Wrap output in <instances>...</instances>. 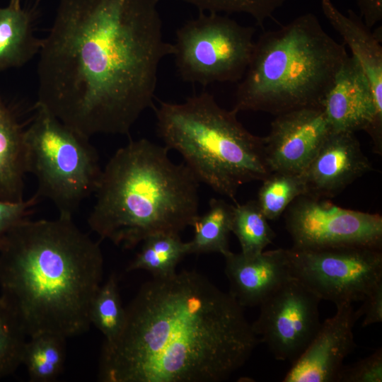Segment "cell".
<instances>
[{
	"label": "cell",
	"mask_w": 382,
	"mask_h": 382,
	"mask_svg": "<svg viewBox=\"0 0 382 382\" xmlns=\"http://www.w3.org/2000/svg\"><path fill=\"white\" fill-rule=\"evenodd\" d=\"M125 311L121 334L103 346V382H220L260 343L243 307L195 271L153 277Z\"/></svg>",
	"instance_id": "7a4b0ae2"
},
{
	"label": "cell",
	"mask_w": 382,
	"mask_h": 382,
	"mask_svg": "<svg viewBox=\"0 0 382 382\" xmlns=\"http://www.w3.org/2000/svg\"><path fill=\"white\" fill-rule=\"evenodd\" d=\"M255 30L228 16L200 12L176 31L173 55L179 76L203 86L238 82L250 60Z\"/></svg>",
	"instance_id": "ba28073f"
},
{
	"label": "cell",
	"mask_w": 382,
	"mask_h": 382,
	"mask_svg": "<svg viewBox=\"0 0 382 382\" xmlns=\"http://www.w3.org/2000/svg\"><path fill=\"white\" fill-rule=\"evenodd\" d=\"M292 248L317 250L359 246L381 249L382 217L345 209L328 199L301 195L284 212Z\"/></svg>",
	"instance_id": "30bf717a"
},
{
	"label": "cell",
	"mask_w": 382,
	"mask_h": 382,
	"mask_svg": "<svg viewBox=\"0 0 382 382\" xmlns=\"http://www.w3.org/2000/svg\"><path fill=\"white\" fill-rule=\"evenodd\" d=\"M321 8L361 66L370 83L376 106L382 112V47L379 35L371 32L360 16L352 10L345 15L331 0H321Z\"/></svg>",
	"instance_id": "e0dca14e"
},
{
	"label": "cell",
	"mask_w": 382,
	"mask_h": 382,
	"mask_svg": "<svg viewBox=\"0 0 382 382\" xmlns=\"http://www.w3.org/2000/svg\"><path fill=\"white\" fill-rule=\"evenodd\" d=\"M40 201L35 195L18 202L0 199V239L13 226L28 217Z\"/></svg>",
	"instance_id": "f1b7e54d"
},
{
	"label": "cell",
	"mask_w": 382,
	"mask_h": 382,
	"mask_svg": "<svg viewBox=\"0 0 382 382\" xmlns=\"http://www.w3.org/2000/svg\"><path fill=\"white\" fill-rule=\"evenodd\" d=\"M9 5L16 7L19 8L21 6V0H10Z\"/></svg>",
	"instance_id": "1f68e13d"
},
{
	"label": "cell",
	"mask_w": 382,
	"mask_h": 382,
	"mask_svg": "<svg viewBox=\"0 0 382 382\" xmlns=\"http://www.w3.org/2000/svg\"><path fill=\"white\" fill-rule=\"evenodd\" d=\"M25 129L3 98L0 91V199H24V180L28 174Z\"/></svg>",
	"instance_id": "ac0fdd59"
},
{
	"label": "cell",
	"mask_w": 382,
	"mask_h": 382,
	"mask_svg": "<svg viewBox=\"0 0 382 382\" xmlns=\"http://www.w3.org/2000/svg\"><path fill=\"white\" fill-rule=\"evenodd\" d=\"M126 320L117 277L112 274L98 289L91 309V323L105 337V342L115 340L121 334Z\"/></svg>",
	"instance_id": "d4e9b609"
},
{
	"label": "cell",
	"mask_w": 382,
	"mask_h": 382,
	"mask_svg": "<svg viewBox=\"0 0 382 382\" xmlns=\"http://www.w3.org/2000/svg\"><path fill=\"white\" fill-rule=\"evenodd\" d=\"M25 129V163L37 184L35 195L49 199L59 214L73 216L94 194L102 172L89 138L67 126L44 107Z\"/></svg>",
	"instance_id": "52a82bcc"
},
{
	"label": "cell",
	"mask_w": 382,
	"mask_h": 382,
	"mask_svg": "<svg viewBox=\"0 0 382 382\" xmlns=\"http://www.w3.org/2000/svg\"><path fill=\"white\" fill-rule=\"evenodd\" d=\"M66 338L50 333L27 340L22 364L32 382L54 381L62 373L66 359Z\"/></svg>",
	"instance_id": "7402d4cb"
},
{
	"label": "cell",
	"mask_w": 382,
	"mask_h": 382,
	"mask_svg": "<svg viewBox=\"0 0 382 382\" xmlns=\"http://www.w3.org/2000/svg\"><path fill=\"white\" fill-rule=\"evenodd\" d=\"M320 299L292 277L260 305L252 328L274 358L291 364L303 353L321 324Z\"/></svg>",
	"instance_id": "8fae6325"
},
{
	"label": "cell",
	"mask_w": 382,
	"mask_h": 382,
	"mask_svg": "<svg viewBox=\"0 0 382 382\" xmlns=\"http://www.w3.org/2000/svg\"><path fill=\"white\" fill-rule=\"evenodd\" d=\"M362 305L354 311V316L358 320L361 316L364 319L361 327H367L372 324L382 322V282L362 301Z\"/></svg>",
	"instance_id": "f546056e"
},
{
	"label": "cell",
	"mask_w": 382,
	"mask_h": 382,
	"mask_svg": "<svg viewBox=\"0 0 382 382\" xmlns=\"http://www.w3.org/2000/svg\"><path fill=\"white\" fill-rule=\"evenodd\" d=\"M103 273L99 243L71 215L25 218L0 239V296L28 337L86 332Z\"/></svg>",
	"instance_id": "3957f363"
},
{
	"label": "cell",
	"mask_w": 382,
	"mask_h": 382,
	"mask_svg": "<svg viewBox=\"0 0 382 382\" xmlns=\"http://www.w3.org/2000/svg\"><path fill=\"white\" fill-rule=\"evenodd\" d=\"M141 250L128 265L127 270H144L153 277H165L176 272L180 261L188 255L187 242L180 234L159 233L142 241Z\"/></svg>",
	"instance_id": "44dd1931"
},
{
	"label": "cell",
	"mask_w": 382,
	"mask_h": 382,
	"mask_svg": "<svg viewBox=\"0 0 382 382\" xmlns=\"http://www.w3.org/2000/svg\"><path fill=\"white\" fill-rule=\"evenodd\" d=\"M382 349L349 365H343L339 371L335 382H381Z\"/></svg>",
	"instance_id": "83f0119b"
},
{
	"label": "cell",
	"mask_w": 382,
	"mask_h": 382,
	"mask_svg": "<svg viewBox=\"0 0 382 382\" xmlns=\"http://www.w3.org/2000/svg\"><path fill=\"white\" fill-rule=\"evenodd\" d=\"M262 182L257 202L268 220L279 219L295 199L306 194L301 173L272 171Z\"/></svg>",
	"instance_id": "cb8c5ba5"
},
{
	"label": "cell",
	"mask_w": 382,
	"mask_h": 382,
	"mask_svg": "<svg viewBox=\"0 0 382 382\" xmlns=\"http://www.w3.org/2000/svg\"><path fill=\"white\" fill-rule=\"evenodd\" d=\"M233 208L223 199H210L208 211L198 216L192 225L194 236L187 242L188 255L219 253L224 256L231 251L228 237Z\"/></svg>",
	"instance_id": "ffe728a7"
},
{
	"label": "cell",
	"mask_w": 382,
	"mask_h": 382,
	"mask_svg": "<svg viewBox=\"0 0 382 382\" xmlns=\"http://www.w3.org/2000/svg\"><path fill=\"white\" fill-rule=\"evenodd\" d=\"M231 232L240 243L241 253L248 256L264 251L275 238V233L257 200L233 206Z\"/></svg>",
	"instance_id": "603a6c76"
},
{
	"label": "cell",
	"mask_w": 382,
	"mask_h": 382,
	"mask_svg": "<svg viewBox=\"0 0 382 382\" xmlns=\"http://www.w3.org/2000/svg\"><path fill=\"white\" fill-rule=\"evenodd\" d=\"M160 0H59L42 39L37 104L90 138L128 135L154 108L164 40Z\"/></svg>",
	"instance_id": "6da1fadb"
},
{
	"label": "cell",
	"mask_w": 382,
	"mask_h": 382,
	"mask_svg": "<svg viewBox=\"0 0 382 382\" xmlns=\"http://www.w3.org/2000/svg\"><path fill=\"white\" fill-rule=\"evenodd\" d=\"M332 132L321 106L277 115L265 137L271 171L301 173Z\"/></svg>",
	"instance_id": "4fadbf2b"
},
{
	"label": "cell",
	"mask_w": 382,
	"mask_h": 382,
	"mask_svg": "<svg viewBox=\"0 0 382 382\" xmlns=\"http://www.w3.org/2000/svg\"><path fill=\"white\" fill-rule=\"evenodd\" d=\"M360 17L371 28L382 20V0H357Z\"/></svg>",
	"instance_id": "4dcf8cb0"
},
{
	"label": "cell",
	"mask_w": 382,
	"mask_h": 382,
	"mask_svg": "<svg viewBox=\"0 0 382 382\" xmlns=\"http://www.w3.org/2000/svg\"><path fill=\"white\" fill-rule=\"evenodd\" d=\"M372 169L352 132H332L301 173L305 195L330 199Z\"/></svg>",
	"instance_id": "9a60e30c"
},
{
	"label": "cell",
	"mask_w": 382,
	"mask_h": 382,
	"mask_svg": "<svg viewBox=\"0 0 382 382\" xmlns=\"http://www.w3.org/2000/svg\"><path fill=\"white\" fill-rule=\"evenodd\" d=\"M224 257L229 293L243 308L259 306L291 277L286 249L264 250L251 256L230 251Z\"/></svg>",
	"instance_id": "2e32d148"
},
{
	"label": "cell",
	"mask_w": 382,
	"mask_h": 382,
	"mask_svg": "<svg viewBox=\"0 0 382 382\" xmlns=\"http://www.w3.org/2000/svg\"><path fill=\"white\" fill-rule=\"evenodd\" d=\"M291 276L320 300L362 301L382 282L381 249L349 246L286 249Z\"/></svg>",
	"instance_id": "9c48e42d"
},
{
	"label": "cell",
	"mask_w": 382,
	"mask_h": 382,
	"mask_svg": "<svg viewBox=\"0 0 382 382\" xmlns=\"http://www.w3.org/2000/svg\"><path fill=\"white\" fill-rule=\"evenodd\" d=\"M200 12L241 13L250 16L258 25L270 18L276 10L289 0H181Z\"/></svg>",
	"instance_id": "4316f807"
},
{
	"label": "cell",
	"mask_w": 382,
	"mask_h": 382,
	"mask_svg": "<svg viewBox=\"0 0 382 382\" xmlns=\"http://www.w3.org/2000/svg\"><path fill=\"white\" fill-rule=\"evenodd\" d=\"M333 132L364 130L371 138L374 150L382 153V112L375 104L369 80L353 57L345 59L322 100Z\"/></svg>",
	"instance_id": "7c38bea8"
},
{
	"label": "cell",
	"mask_w": 382,
	"mask_h": 382,
	"mask_svg": "<svg viewBox=\"0 0 382 382\" xmlns=\"http://www.w3.org/2000/svg\"><path fill=\"white\" fill-rule=\"evenodd\" d=\"M168 150L146 139L131 140L110 158L87 220L101 239L132 249L151 235L192 226L199 182L185 163L170 159Z\"/></svg>",
	"instance_id": "277c9868"
},
{
	"label": "cell",
	"mask_w": 382,
	"mask_h": 382,
	"mask_svg": "<svg viewBox=\"0 0 382 382\" xmlns=\"http://www.w3.org/2000/svg\"><path fill=\"white\" fill-rule=\"evenodd\" d=\"M335 314L321 323L310 344L291 364L283 382H335L345 359L356 345L357 321L352 303L336 306Z\"/></svg>",
	"instance_id": "5bb4252c"
},
{
	"label": "cell",
	"mask_w": 382,
	"mask_h": 382,
	"mask_svg": "<svg viewBox=\"0 0 382 382\" xmlns=\"http://www.w3.org/2000/svg\"><path fill=\"white\" fill-rule=\"evenodd\" d=\"M26 335L16 316L0 296V378L22 364Z\"/></svg>",
	"instance_id": "484cf974"
},
{
	"label": "cell",
	"mask_w": 382,
	"mask_h": 382,
	"mask_svg": "<svg viewBox=\"0 0 382 382\" xmlns=\"http://www.w3.org/2000/svg\"><path fill=\"white\" fill-rule=\"evenodd\" d=\"M42 45L30 11L9 4L0 7V73L25 65L39 54Z\"/></svg>",
	"instance_id": "d6986e66"
},
{
	"label": "cell",
	"mask_w": 382,
	"mask_h": 382,
	"mask_svg": "<svg viewBox=\"0 0 382 382\" xmlns=\"http://www.w3.org/2000/svg\"><path fill=\"white\" fill-rule=\"evenodd\" d=\"M154 108L165 146L180 154L198 181L216 192L236 201L241 185L262 181L272 172L265 137L248 132L237 111L220 107L209 93L181 103L161 101Z\"/></svg>",
	"instance_id": "8992f818"
},
{
	"label": "cell",
	"mask_w": 382,
	"mask_h": 382,
	"mask_svg": "<svg viewBox=\"0 0 382 382\" xmlns=\"http://www.w3.org/2000/svg\"><path fill=\"white\" fill-rule=\"evenodd\" d=\"M347 56L345 46L324 30L314 14L301 15L255 42L233 109L277 115L321 106Z\"/></svg>",
	"instance_id": "5b68a950"
}]
</instances>
